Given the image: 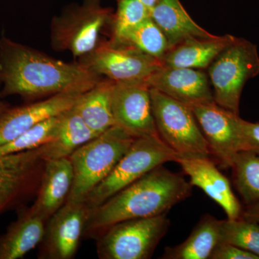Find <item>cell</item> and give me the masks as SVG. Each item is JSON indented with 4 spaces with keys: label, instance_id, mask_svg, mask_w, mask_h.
Listing matches in <instances>:
<instances>
[{
    "label": "cell",
    "instance_id": "6da1fadb",
    "mask_svg": "<svg viewBox=\"0 0 259 259\" xmlns=\"http://www.w3.org/2000/svg\"><path fill=\"white\" fill-rule=\"evenodd\" d=\"M102 79L80 63H66L13 41L0 39L2 97L32 99L58 94L85 93Z\"/></svg>",
    "mask_w": 259,
    "mask_h": 259
},
{
    "label": "cell",
    "instance_id": "7a4b0ae2",
    "mask_svg": "<svg viewBox=\"0 0 259 259\" xmlns=\"http://www.w3.org/2000/svg\"><path fill=\"white\" fill-rule=\"evenodd\" d=\"M192 190L183 175L160 165L90 211L85 229L103 231L121 221L167 214Z\"/></svg>",
    "mask_w": 259,
    "mask_h": 259
},
{
    "label": "cell",
    "instance_id": "3957f363",
    "mask_svg": "<svg viewBox=\"0 0 259 259\" xmlns=\"http://www.w3.org/2000/svg\"><path fill=\"white\" fill-rule=\"evenodd\" d=\"M136 139L115 125L76 149L69 157L74 180L67 201L83 202L113 170Z\"/></svg>",
    "mask_w": 259,
    "mask_h": 259
},
{
    "label": "cell",
    "instance_id": "277c9868",
    "mask_svg": "<svg viewBox=\"0 0 259 259\" xmlns=\"http://www.w3.org/2000/svg\"><path fill=\"white\" fill-rule=\"evenodd\" d=\"M111 8L102 6L101 0H83L53 18L51 44L58 51H69L74 57L81 58L91 52L100 41V35L112 25Z\"/></svg>",
    "mask_w": 259,
    "mask_h": 259
},
{
    "label": "cell",
    "instance_id": "5b68a950",
    "mask_svg": "<svg viewBox=\"0 0 259 259\" xmlns=\"http://www.w3.org/2000/svg\"><path fill=\"white\" fill-rule=\"evenodd\" d=\"M214 101L239 115L240 101L245 83L259 74V54L253 42L236 37L207 68Z\"/></svg>",
    "mask_w": 259,
    "mask_h": 259
},
{
    "label": "cell",
    "instance_id": "8992f818",
    "mask_svg": "<svg viewBox=\"0 0 259 259\" xmlns=\"http://www.w3.org/2000/svg\"><path fill=\"white\" fill-rule=\"evenodd\" d=\"M160 138H137L108 176L84 199L90 210L123 190L160 165L182 157Z\"/></svg>",
    "mask_w": 259,
    "mask_h": 259
},
{
    "label": "cell",
    "instance_id": "52a82bcc",
    "mask_svg": "<svg viewBox=\"0 0 259 259\" xmlns=\"http://www.w3.org/2000/svg\"><path fill=\"white\" fill-rule=\"evenodd\" d=\"M153 118L160 139L182 156H207V140L189 105L151 88Z\"/></svg>",
    "mask_w": 259,
    "mask_h": 259
},
{
    "label": "cell",
    "instance_id": "ba28073f",
    "mask_svg": "<svg viewBox=\"0 0 259 259\" xmlns=\"http://www.w3.org/2000/svg\"><path fill=\"white\" fill-rule=\"evenodd\" d=\"M169 225L167 214L115 223L104 230L97 255L101 259L151 258Z\"/></svg>",
    "mask_w": 259,
    "mask_h": 259
},
{
    "label": "cell",
    "instance_id": "9c48e42d",
    "mask_svg": "<svg viewBox=\"0 0 259 259\" xmlns=\"http://www.w3.org/2000/svg\"><path fill=\"white\" fill-rule=\"evenodd\" d=\"M79 63L115 82L146 81L163 67L161 61L125 42L102 40Z\"/></svg>",
    "mask_w": 259,
    "mask_h": 259
},
{
    "label": "cell",
    "instance_id": "30bf717a",
    "mask_svg": "<svg viewBox=\"0 0 259 259\" xmlns=\"http://www.w3.org/2000/svg\"><path fill=\"white\" fill-rule=\"evenodd\" d=\"M189 106L207 140L211 153L223 167H231L234 155L243 151L239 115L223 108L214 101Z\"/></svg>",
    "mask_w": 259,
    "mask_h": 259
},
{
    "label": "cell",
    "instance_id": "8fae6325",
    "mask_svg": "<svg viewBox=\"0 0 259 259\" xmlns=\"http://www.w3.org/2000/svg\"><path fill=\"white\" fill-rule=\"evenodd\" d=\"M150 90L146 81L114 84L112 106L115 125L136 138H160L153 118Z\"/></svg>",
    "mask_w": 259,
    "mask_h": 259
},
{
    "label": "cell",
    "instance_id": "7c38bea8",
    "mask_svg": "<svg viewBox=\"0 0 259 259\" xmlns=\"http://www.w3.org/2000/svg\"><path fill=\"white\" fill-rule=\"evenodd\" d=\"M90 210L85 202L66 201L49 220L44 236V257L70 259L77 251Z\"/></svg>",
    "mask_w": 259,
    "mask_h": 259
},
{
    "label": "cell",
    "instance_id": "4fadbf2b",
    "mask_svg": "<svg viewBox=\"0 0 259 259\" xmlns=\"http://www.w3.org/2000/svg\"><path fill=\"white\" fill-rule=\"evenodd\" d=\"M83 93L58 94L42 101L8 108L0 115V146L8 144L42 121L69 110Z\"/></svg>",
    "mask_w": 259,
    "mask_h": 259
},
{
    "label": "cell",
    "instance_id": "5bb4252c",
    "mask_svg": "<svg viewBox=\"0 0 259 259\" xmlns=\"http://www.w3.org/2000/svg\"><path fill=\"white\" fill-rule=\"evenodd\" d=\"M184 173L190 177L191 185L201 189L219 204L228 219L241 217V203L232 190L229 180L207 156H182L176 161Z\"/></svg>",
    "mask_w": 259,
    "mask_h": 259
},
{
    "label": "cell",
    "instance_id": "9a60e30c",
    "mask_svg": "<svg viewBox=\"0 0 259 259\" xmlns=\"http://www.w3.org/2000/svg\"><path fill=\"white\" fill-rule=\"evenodd\" d=\"M150 88L187 105L214 101L208 76L190 68H161L146 80Z\"/></svg>",
    "mask_w": 259,
    "mask_h": 259
},
{
    "label": "cell",
    "instance_id": "2e32d148",
    "mask_svg": "<svg viewBox=\"0 0 259 259\" xmlns=\"http://www.w3.org/2000/svg\"><path fill=\"white\" fill-rule=\"evenodd\" d=\"M44 161L40 147L0 156V212L28 193Z\"/></svg>",
    "mask_w": 259,
    "mask_h": 259
},
{
    "label": "cell",
    "instance_id": "e0dca14e",
    "mask_svg": "<svg viewBox=\"0 0 259 259\" xmlns=\"http://www.w3.org/2000/svg\"><path fill=\"white\" fill-rule=\"evenodd\" d=\"M73 180L74 171L69 158L45 160L40 190L30 210L49 221L67 201Z\"/></svg>",
    "mask_w": 259,
    "mask_h": 259
},
{
    "label": "cell",
    "instance_id": "ac0fdd59",
    "mask_svg": "<svg viewBox=\"0 0 259 259\" xmlns=\"http://www.w3.org/2000/svg\"><path fill=\"white\" fill-rule=\"evenodd\" d=\"M150 16L164 34L170 49L192 39L214 36L194 21L180 0H158Z\"/></svg>",
    "mask_w": 259,
    "mask_h": 259
},
{
    "label": "cell",
    "instance_id": "d6986e66",
    "mask_svg": "<svg viewBox=\"0 0 259 259\" xmlns=\"http://www.w3.org/2000/svg\"><path fill=\"white\" fill-rule=\"evenodd\" d=\"M235 38L227 34L187 40L170 49L162 59V64L165 67L207 69Z\"/></svg>",
    "mask_w": 259,
    "mask_h": 259
},
{
    "label": "cell",
    "instance_id": "ffe728a7",
    "mask_svg": "<svg viewBox=\"0 0 259 259\" xmlns=\"http://www.w3.org/2000/svg\"><path fill=\"white\" fill-rule=\"evenodd\" d=\"M46 222L30 209L23 212L0 237V259H18L34 249L44 240Z\"/></svg>",
    "mask_w": 259,
    "mask_h": 259
},
{
    "label": "cell",
    "instance_id": "44dd1931",
    "mask_svg": "<svg viewBox=\"0 0 259 259\" xmlns=\"http://www.w3.org/2000/svg\"><path fill=\"white\" fill-rule=\"evenodd\" d=\"M114 84L112 80L102 79L83 93L74 105L85 123L98 135L115 125L112 106Z\"/></svg>",
    "mask_w": 259,
    "mask_h": 259
},
{
    "label": "cell",
    "instance_id": "7402d4cb",
    "mask_svg": "<svg viewBox=\"0 0 259 259\" xmlns=\"http://www.w3.org/2000/svg\"><path fill=\"white\" fill-rule=\"evenodd\" d=\"M99 136L85 123L74 106L63 112L55 138L40 146L44 161L69 158L80 146Z\"/></svg>",
    "mask_w": 259,
    "mask_h": 259
},
{
    "label": "cell",
    "instance_id": "603a6c76",
    "mask_svg": "<svg viewBox=\"0 0 259 259\" xmlns=\"http://www.w3.org/2000/svg\"><path fill=\"white\" fill-rule=\"evenodd\" d=\"M221 221L206 214L185 241L176 246L168 247L163 259H209L220 241Z\"/></svg>",
    "mask_w": 259,
    "mask_h": 259
},
{
    "label": "cell",
    "instance_id": "cb8c5ba5",
    "mask_svg": "<svg viewBox=\"0 0 259 259\" xmlns=\"http://www.w3.org/2000/svg\"><path fill=\"white\" fill-rule=\"evenodd\" d=\"M234 183L247 205L259 201V155L248 151L236 153L232 159Z\"/></svg>",
    "mask_w": 259,
    "mask_h": 259
},
{
    "label": "cell",
    "instance_id": "d4e9b609",
    "mask_svg": "<svg viewBox=\"0 0 259 259\" xmlns=\"http://www.w3.org/2000/svg\"><path fill=\"white\" fill-rule=\"evenodd\" d=\"M117 42L133 46L161 61L170 49L166 36L151 17L131 29Z\"/></svg>",
    "mask_w": 259,
    "mask_h": 259
},
{
    "label": "cell",
    "instance_id": "484cf974",
    "mask_svg": "<svg viewBox=\"0 0 259 259\" xmlns=\"http://www.w3.org/2000/svg\"><path fill=\"white\" fill-rule=\"evenodd\" d=\"M61 115L42 121L8 144L0 146V156L35 149L50 142L55 138Z\"/></svg>",
    "mask_w": 259,
    "mask_h": 259
},
{
    "label": "cell",
    "instance_id": "4316f807",
    "mask_svg": "<svg viewBox=\"0 0 259 259\" xmlns=\"http://www.w3.org/2000/svg\"><path fill=\"white\" fill-rule=\"evenodd\" d=\"M219 242L236 245L259 256V224L242 216L221 221Z\"/></svg>",
    "mask_w": 259,
    "mask_h": 259
},
{
    "label": "cell",
    "instance_id": "83f0119b",
    "mask_svg": "<svg viewBox=\"0 0 259 259\" xmlns=\"http://www.w3.org/2000/svg\"><path fill=\"white\" fill-rule=\"evenodd\" d=\"M117 11L114 13L110 40L120 42L131 29L149 18L150 11L139 0H117Z\"/></svg>",
    "mask_w": 259,
    "mask_h": 259
},
{
    "label": "cell",
    "instance_id": "f1b7e54d",
    "mask_svg": "<svg viewBox=\"0 0 259 259\" xmlns=\"http://www.w3.org/2000/svg\"><path fill=\"white\" fill-rule=\"evenodd\" d=\"M209 259H259V256L236 245L219 242Z\"/></svg>",
    "mask_w": 259,
    "mask_h": 259
},
{
    "label": "cell",
    "instance_id": "f546056e",
    "mask_svg": "<svg viewBox=\"0 0 259 259\" xmlns=\"http://www.w3.org/2000/svg\"><path fill=\"white\" fill-rule=\"evenodd\" d=\"M239 125L243 151H251L259 155V122H250L241 118Z\"/></svg>",
    "mask_w": 259,
    "mask_h": 259
},
{
    "label": "cell",
    "instance_id": "4dcf8cb0",
    "mask_svg": "<svg viewBox=\"0 0 259 259\" xmlns=\"http://www.w3.org/2000/svg\"><path fill=\"white\" fill-rule=\"evenodd\" d=\"M242 217L259 224V201L247 205L244 212H242Z\"/></svg>",
    "mask_w": 259,
    "mask_h": 259
},
{
    "label": "cell",
    "instance_id": "1f68e13d",
    "mask_svg": "<svg viewBox=\"0 0 259 259\" xmlns=\"http://www.w3.org/2000/svg\"><path fill=\"white\" fill-rule=\"evenodd\" d=\"M139 1L140 3H142L149 10L150 13H151V10L153 9V7L157 3L158 0H139Z\"/></svg>",
    "mask_w": 259,
    "mask_h": 259
},
{
    "label": "cell",
    "instance_id": "d6a6232c",
    "mask_svg": "<svg viewBox=\"0 0 259 259\" xmlns=\"http://www.w3.org/2000/svg\"><path fill=\"white\" fill-rule=\"evenodd\" d=\"M0 90H1V83H0ZM2 98H3V97H2L1 95H0V115L9 108L8 105L2 100Z\"/></svg>",
    "mask_w": 259,
    "mask_h": 259
}]
</instances>
